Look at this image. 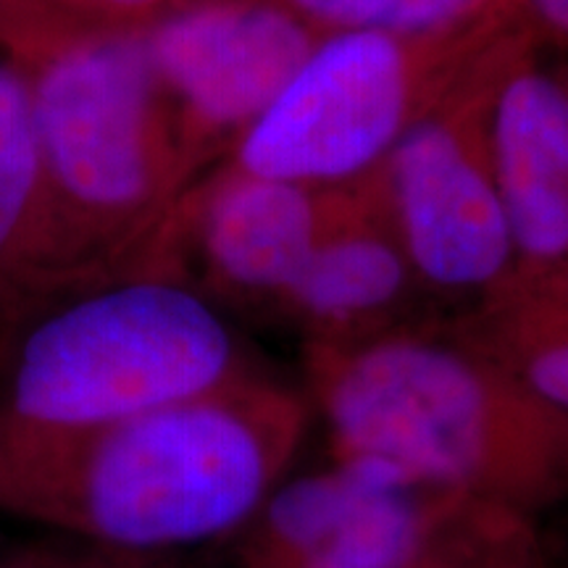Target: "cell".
<instances>
[{"instance_id":"1","label":"cell","mask_w":568,"mask_h":568,"mask_svg":"<svg viewBox=\"0 0 568 568\" xmlns=\"http://www.w3.org/2000/svg\"><path fill=\"white\" fill-rule=\"evenodd\" d=\"M308 403L247 374L95 429L0 426V510L95 548L226 542L287 477Z\"/></svg>"},{"instance_id":"13","label":"cell","mask_w":568,"mask_h":568,"mask_svg":"<svg viewBox=\"0 0 568 568\" xmlns=\"http://www.w3.org/2000/svg\"><path fill=\"white\" fill-rule=\"evenodd\" d=\"M316 32L368 30L418 40L468 38L518 21L516 0H280Z\"/></svg>"},{"instance_id":"5","label":"cell","mask_w":568,"mask_h":568,"mask_svg":"<svg viewBox=\"0 0 568 568\" xmlns=\"http://www.w3.org/2000/svg\"><path fill=\"white\" fill-rule=\"evenodd\" d=\"M516 24L450 40L324 32L224 163L318 193L366 187L403 134Z\"/></svg>"},{"instance_id":"15","label":"cell","mask_w":568,"mask_h":568,"mask_svg":"<svg viewBox=\"0 0 568 568\" xmlns=\"http://www.w3.org/2000/svg\"><path fill=\"white\" fill-rule=\"evenodd\" d=\"M9 568H161V556H134L84 542H34L11 548Z\"/></svg>"},{"instance_id":"3","label":"cell","mask_w":568,"mask_h":568,"mask_svg":"<svg viewBox=\"0 0 568 568\" xmlns=\"http://www.w3.org/2000/svg\"><path fill=\"white\" fill-rule=\"evenodd\" d=\"M21 61L42 172L34 303L145 266L195 166L142 32L95 34Z\"/></svg>"},{"instance_id":"23","label":"cell","mask_w":568,"mask_h":568,"mask_svg":"<svg viewBox=\"0 0 568 568\" xmlns=\"http://www.w3.org/2000/svg\"><path fill=\"white\" fill-rule=\"evenodd\" d=\"M161 568H163V566H161Z\"/></svg>"},{"instance_id":"20","label":"cell","mask_w":568,"mask_h":568,"mask_svg":"<svg viewBox=\"0 0 568 568\" xmlns=\"http://www.w3.org/2000/svg\"><path fill=\"white\" fill-rule=\"evenodd\" d=\"M560 276H566V290H564V293H558V297H560V303H564V308H566V314H568V268Z\"/></svg>"},{"instance_id":"16","label":"cell","mask_w":568,"mask_h":568,"mask_svg":"<svg viewBox=\"0 0 568 568\" xmlns=\"http://www.w3.org/2000/svg\"><path fill=\"white\" fill-rule=\"evenodd\" d=\"M518 19L535 38L568 45V0H516Z\"/></svg>"},{"instance_id":"11","label":"cell","mask_w":568,"mask_h":568,"mask_svg":"<svg viewBox=\"0 0 568 568\" xmlns=\"http://www.w3.org/2000/svg\"><path fill=\"white\" fill-rule=\"evenodd\" d=\"M361 190L337 193L335 211L280 311L308 332V343H345L389 329L406 301L410 264L385 211Z\"/></svg>"},{"instance_id":"21","label":"cell","mask_w":568,"mask_h":568,"mask_svg":"<svg viewBox=\"0 0 568 568\" xmlns=\"http://www.w3.org/2000/svg\"><path fill=\"white\" fill-rule=\"evenodd\" d=\"M9 552L11 548H0V568H9Z\"/></svg>"},{"instance_id":"19","label":"cell","mask_w":568,"mask_h":568,"mask_svg":"<svg viewBox=\"0 0 568 568\" xmlns=\"http://www.w3.org/2000/svg\"><path fill=\"white\" fill-rule=\"evenodd\" d=\"M545 542L556 568H568V508L560 510L542 524Z\"/></svg>"},{"instance_id":"12","label":"cell","mask_w":568,"mask_h":568,"mask_svg":"<svg viewBox=\"0 0 568 568\" xmlns=\"http://www.w3.org/2000/svg\"><path fill=\"white\" fill-rule=\"evenodd\" d=\"M40 187L30 71L0 45V337L32 301Z\"/></svg>"},{"instance_id":"8","label":"cell","mask_w":568,"mask_h":568,"mask_svg":"<svg viewBox=\"0 0 568 568\" xmlns=\"http://www.w3.org/2000/svg\"><path fill=\"white\" fill-rule=\"evenodd\" d=\"M142 38L197 172L232 151L322 32L280 0H203L169 9Z\"/></svg>"},{"instance_id":"7","label":"cell","mask_w":568,"mask_h":568,"mask_svg":"<svg viewBox=\"0 0 568 568\" xmlns=\"http://www.w3.org/2000/svg\"><path fill=\"white\" fill-rule=\"evenodd\" d=\"M514 30L403 134L376 174L379 209L416 282L445 295H500L518 274L481 119L489 61Z\"/></svg>"},{"instance_id":"10","label":"cell","mask_w":568,"mask_h":568,"mask_svg":"<svg viewBox=\"0 0 568 568\" xmlns=\"http://www.w3.org/2000/svg\"><path fill=\"white\" fill-rule=\"evenodd\" d=\"M531 40L521 24L497 45L481 119L518 274L548 280L568 268V74Z\"/></svg>"},{"instance_id":"14","label":"cell","mask_w":568,"mask_h":568,"mask_svg":"<svg viewBox=\"0 0 568 568\" xmlns=\"http://www.w3.org/2000/svg\"><path fill=\"white\" fill-rule=\"evenodd\" d=\"M174 0H0V45L19 59L111 32H142Z\"/></svg>"},{"instance_id":"2","label":"cell","mask_w":568,"mask_h":568,"mask_svg":"<svg viewBox=\"0 0 568 568\" xmlns=\"http://www.w3.org/2000/svg\"><path fill=\"white\" fill-rule=\"evenodd\" d=\"M305 374L332 458L379 460L537 524L568 508V416L471 335L382 329L308 343Z\"/></svg>"},{"instance_id":"9","label":"cell","mask_w":568,"mask_h":568,"mask_svg":"<svg viewBox=\"0 0 568 568\" xmlns=\"http://www.w3.org/2000/svg\"><path fill=\"white\" fill-rule=\"evenodd\" d=\"M337 193L243 174L226 163L176 205L148 268L195 255L205 295L280 308L329 224Z\"/></svg>"},{"instance_id":"17","label":"cell","mask_w":568,"mask_h":568,"mask_svg":"<svg viewBox=\"0 0 568 568\" xmlns=\"http://www.w3.org/2000/svg\"><path fill=\"white\" fill-rule=\"evenodd\" d=\"M500 568H556L548 552V542H545L542 527H539Z\"/></svg>"},{"instance_id":"6","label":"cell","mask_w":568,"mask_h":568,"mask_svg":"<svg viewBox=\"0 0 568 568\" xmlns=\"http://www.w3.org/2000/svg\"><path fill=\"white\" fill-rule=\"evenodd\" d=\"M521 524L379 460L332 458L284 477L226 542L237 568H460Z\"/></svg>"},{"instance_id":"18","label":"cell","mask_w":568,"mask_h":568,"mask_svg":"<svg viewBox=\"0 0 568 568\" xmlns=\"http://www.w3.org/2000/svg\"><path fill=\"white\" fill-rule=\"evenodd\" d=\"M537 529H539L537 524L521 527L518 531H514V535H510V537L503 539V542H497L493 550H487L485 556H479L477 560H471V564H466V566H460V568H500L510 556H514L518 548H521L524 542H527L531 535H535Z\"/></svg>"},{"instance_id":"22","label":"cell","mask_w":568,"mask_h":568,"mask_svg":"<svg viewBox=\"0 0 568 568\" xmlns=\"http://www.w3.org/2000/svg\"><path fill=\"white\" fill-rule=\"evenodd\" d=\"M187 3H203V0H174V6H187Z\"/></svg>"},{"instance_id":"4","label":"cell","mask_w":568,"mask_h":568,"mask_svg":"<svg viewBox=\"0 0 568 568\" xmlns=\"http://www.w3.org/2000/svg\"><path fill=\"white\" fill-rule=\"evenodd\" d=\"M253 374L222 311L159 268L59 290L0 337V426L95 429Z\"/></svg>"}]
</instances>
